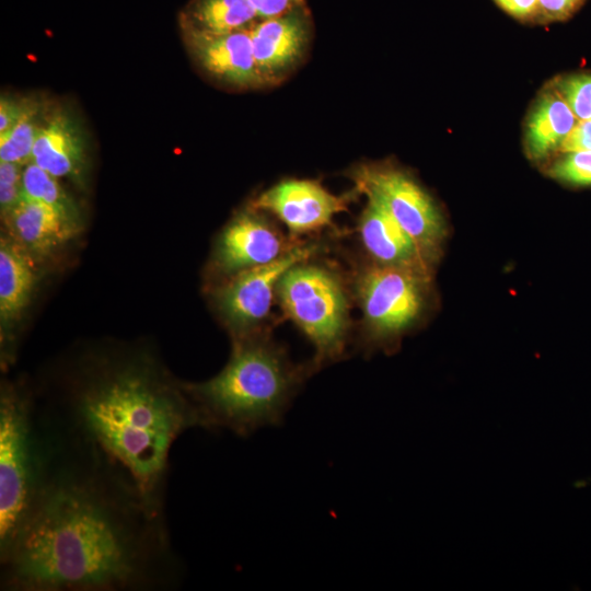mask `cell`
I'll use <instances>...</instances> for the list:
<instances>
[{"mask_svg": "<svg viewBox=\"0 0 591 591\" xmlns=\"http://www.w3.org/2000/svg\"><path fill=\"white\" fill-rule=\"evenodd\" d=\"M49 457L28 515L0 556L5 591H146L177 578L164 514L95 444L46 418Z\"/></svg>", "mask_w": 591, "mask_h": 591, "instance_id": "1", "label": "cell"}, {"mask_svg": "<svg viewBox=\"0 0 591 591\" xmlns=\"http://www.w3.org/2000/svg\"><path fill=\"white\" fill-rule=\"evenodd\" d=\"M90 374L57 419L121 465L164 514L170 451L183 432L202 428L196 407L148 360L104 363Z\"/></svg>", "mask_w": 591, "mask_h": 591, "instance_id": "2", "label": "cell"}, {"mask_svg": "<svg viewBox=\"0 0 591 591\" xmlns=\"http://www.w3.org/2000/svg\"><path fill=\"white\" fill-rule=\"evenodd\" d=\"M312 363L296 364L268 333L240 338L224 368L211 379L183 389L204 429H228L246 438L280 426Z\"/></svg>", "mask_w": 591, "mask_h": 591, "instance_id": "3", "label": "cell"}, {"mask_svg": "<svg viewBox=\"0 0 591 591\" xmlns=\"http://www.w3.org/2000/svg\"><path fill=\"white\" fill-rule=\"evenodd\" d=\"M13 384L0 392V556L23 526L44 482L49 457L45 418Z\"/></svg>", "mask_w": 591, "mask_h": 591, "instance_id": "4", "label": "cell"}, {"mask_svg": "<svg viewBox=\"0 0 591 591\" xmlns=\"http://www.w3.org/2000/svg\"><path fill=\"white\" fill-rule=\"evenodd\" d=\"M276 301L314 346L315 370L344 357L350 296L337 269L312 257L292 265L277 283Z\"/></svg>", "mask_w": 591, "mask_h": 591, "instance_id": "5", "label": "cell"}, {"mask_svg": "<svg viewBox=\"0 0 591 591\" xmlns=\"http://www.w3.org/2000/svg\"><path fill=\"white\" fill-rule=\"evenodd\" d=\"M432 277L369 262L352 282L361 310V339L368 351L392 350L422 317Z\"/></svg>", "mask_w": 591, "mask_h": 591, "instance_id": "6", "label": "cell"}, {"mask_svg": "<svg viewBox=\"0 0 591 591\" xmlns=\"http://www.w3.org/2000/svg\"><path fill=\"white\" fill-rule=\"evenodd\" d=\"M346 175L359 194L384 207L424 253L438 260L445 221L434 199L408 172L390 162H363Z\"/></svg>", "mask_w": 591, "mask_h": 591, "instance_id": "7", "label": "cell"}, {"mask_svg": "<svg viewBox=\"0 0 591 591\" xmlns=\"http://www.w3.org/2000/svg\"><path fill=\"white\" fill-rule=\"evenodd\" d=\"M318 251L317 243L300 241L279 259L229 277L215 294L217 310L228 327L240 338L264 333L280 277L292 265L313 257Z\"/></svg>", "mask_w": 591, "mask_h": 591, "instance_id": "8", "label": "cell"}, {"mask_svg": "<svg viewBox=\"0 0 591 591\" xmlns=\"http://www.w3.org/2000/svg\"><path fill=\"white\" fill-rule=\"evenodd\" d=\"M260 212L251 205L224 227L213 251L212 264L218 273L231 277L270 264L300 242L286 239Z\"/></svg>", "mask_w": 591, "mask_h": 591, "instance_id": "9", "label": "cell"}, {"mask_svg": "<svg viewBox=\"0 0 591 591\" xmlns=\"http://www.w3.org/2000/svg\"><path fill=\"white\" fill-rule=\"evenodd\" d=\"M358 192L337 196L313 179H285L252 201L262 212L275 215L292 236L317 232L333 225L334 217L348 209Z\"/></svg>", "mask_w": 591, "mask_h": 591, "instance_id": "10", "label": "cell"}, {"mask_svg": "<svg viewBox=\"0 0 591 591\" xmlns=\"http://www.w3.org/2000/svg\"><path fill=\"white\" fill-rule=\"evenodd\" d=\"M183 33L190 56L218 81L239 89L266 84L255 61L251 27L210 34L183 26Z\"/></svg>", "mask_w": 591, "mask_h": 591, "instance_id": "11", "label": "cell"}, {"mask_svg": "<svg viewBox=\"0 0 591 591\" xmlns=\"http://www.w3.org/2000/svg\"><path fill=\"white\" fill-rule=\"evenodd\" d=\"M311 35L305 7L251 26L253 53L265 83H277L302 58Z\"/></svg>", "mask_w": 591, "mask_h": 591, "instance_id": "12", "label": "cell"}, {"mask_svg": "<svg viewBox=\"0 0 591 591\" xmlns=\"http://www.w3.org/2000/svg\"><path fill=\"white\" fill-rule=\"evenodd\" d=\"M31 162L57 178H68L83 186L88 146L83 129L68 109H47L33 147Z\"/></svg>", "mask_w": 591, "mask_h": 591, "instance_id": "13", "label": "cell"}, {"mask_svg": "<svg viewBox=\"0 0 591 591\" xmlns=\"http://www.w3.org/2000/svg\"><path fill=\"white\" fill-rule=\"evenodd\" d=\"M357 231L370 262L432 277L436 263L379 202L368 199Z\"/></svg>", "mask_w": 591, "mask_h": 591, "instance_id": "14", "label": "cell"}, {"mask_svg": "<svg viewBox=\"0 0 591 591\" xmlns=\"http://www.w3.org/2000/svg\"><path fill=\"white\" fill-rule=\"evenodd\" d=\"M2 219L9 236L36 258L51 255L81 229L55 208L25 198Z\"/></svg>", "mask_w": 591, "mask_h": 591, "instance_id": "15", "label": "cell"}, {"mask_svg": "<svg viewBox=\"0 0 591 591\" xmlns=\"http://www.w3.org/2000/svg\"><path fill=\"white\" fill-rule=\"evenodd\" d=\"M33 257L9 235L0 240V321L2 345L27 306L35 286Z\"/></svg>", "mask_w": 591, "mask_h": 591, "instance_id": "16", "label": "cell"}, {"mask_svg": "<svg viewBox=\"0 0 591 591\" xmlns=\"http://www.w3.org/2000/svg\"><path fill=\"white\" fill-rule=\"evenodd\" d=\"M578 119L561 94L553 86L535 101L525 125V149L541 160L560 149Z\"/></svg>", "mask_w": 591, "mask_h": 591, "instance_id": "17", "label": "cell"}, {"mask_svg": "<svg viewBox=\"0 0 591 591\" xmlns=\"http://www.w3.org/2000/svg\"><path fill=\"white\" fill-rule=\"evenodd\" d=\"M259 19L248 0H193L183 26L210 34L250 28Z\"/></svg>", "mask_w": 591, "mask_h": 591, "instance_id": "18", "label": "cell"}, {"mask_svg": "<svg viewBox=\"0 0 591 591\" xmlns=\"http://www.w3.org/2000/svg\"><path fill=\"white\" fill-rule=\"evenodd\" d=\"M47 109L34 99H23L20 118L7 134L0 136V161L25 165L32 160V151Z\"/></svg>", "mask_w": 591, "mask_h": 591, "instance_id": "19", "label": "cell"}, {"mask_svg": "<svg viewBox=\"0 0 591 591\" xmlns=\"http://www.w3.org/2000/svg\"><path fill=\"white\" fill-rule=\"evenodd\" d=\"M23 198L48 205L71 220L81 223L79 208L58 178L33 162L23 166Z\"/></svg>", "mask_w": 591, "mask_h": 591, "instance_id": "20", "label": "cell"}, {"mask_svg": "<svg viewBox=\"0 0 591 591\" xmlns=\"http://www.w3.org/2000/svg\"><path fill=\"white\" fill-rule=\"evenodd\" d=\"M548 169L553 178L573 186L591 185V151L563 152Z\"/></svg>", "mask_w": 591, "mask_h": 591, "instance_id": "21", "label": "cell"}, {"mask_svg": "<svg viewBox=\"0 0 591 591\" xmlns=\"http://www.w3.org/2000/svg\"><path fill=\"white\" fill-rule=\"evenodd\" d=\"M553 86L566 100L578 120L591 118V73L558 79Z\"/></svg>", "mask_w": 591, "mask_h": 591, "instance_id": "22", "label": "cell"}, {"mask_svg": "<svg viewBox=\"0 0 591 591\" xmlns=\"http://www.w3.org/2000/svg\"><path fill=\"white\" fill-rule=\"evenodd\" d=\"M23 166L13 162L0 161V210L2 218L23 199Z\"/></svg>", "mask_w": 591, "mask_h": 591, "instance_id": "23", "label": "cell"}, {"mask_svg": "<svg viewBox=\"0 0 591 591\" xmlns=\"http://www.w3.org/2000/svg\"><path fill=\"white\" fill-rule=\"evenodd\" d=\"M540 21L554 22L569 18L584 0H537Z\"/></svg>", "mask_w": 591, "mask_h": 591, "instance_id": "24", "label": "cell"}, {"mask_svg": "<svg viewBox=\"0 0 591 591\" xmlns=\"http://www.w3.org/2000/svg\"><path fill=\"white\" fill-rule=\"evenodd\" d=\"M259 20L281 16L305 7L304 0H248Z\"/></svg>", "mask_w": 591, "mask_h": 591, "instance_id": "25", "label": "cell"}, {"mask_svg": "<svg viewBox=\"0 0 591 591\" xmlns=\"http://www.w3.org/2000/svg\"><path fill=\"white\" fill-rule=\"evenodd\" d=\"M559 151H591V118L577 123L565 139Z\"/></svg>", "mask_w": 591, "mask_h": 591, "instance_id": "26", "label": "cell"}, {"mask_svg": "<svg viewBox=\"0 0 591 591\" xmlns=\"http://www.w3.org/2000/svg\"><path fill=\"white\" fill-rule=\"evenodd\" d=\"M507 13L522 21L538 19L537 0H495Z\"/></svg>", "mask_w": 591, "mask_h": 591, "instance_id": "27", "label": "cell"}, {"mask_svg": "<svg viewBox=\"0 0 591 591\" xmlns=\"http://www.w3.org/2000/svg\"><path fill=\"white\" fill-rule=\"evenodd\" d=\"M23 111V100H15L2 94L0 99V136L15 125Z\"/></svg>", "mask_w": 591, "mask_h": 591, "instance_id": "28", "label": "cell"}]
</instances>
